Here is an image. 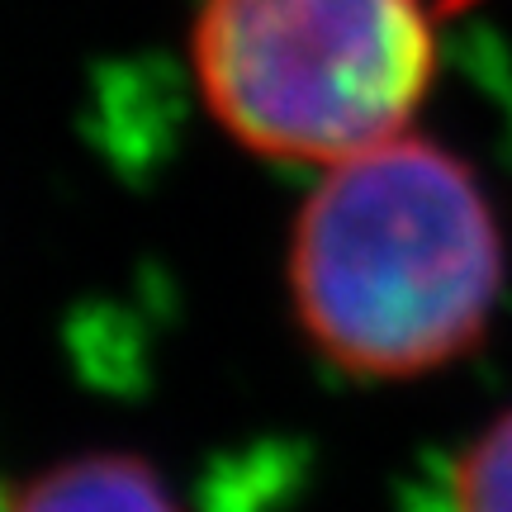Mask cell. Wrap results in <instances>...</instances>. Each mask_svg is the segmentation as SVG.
I'll return each mask as SVG.
<instances>
[{
  "instance_id": "cell-4",
  "label": "cell",
  "mask_w": 512,
  "mask_h": 512,
  "mask_svg": "<svg viewBox=\"0 0 512 512\" xmlns=\"http://www.w3.org/2000/svg\"><path fill=\"white\" fill-rule=\"evenodd\" d=\"M456 512H512V413L484 427L460 456Z\"/></svg>"
},
{
  "instance_id": "cell-1",
  "label": "cell",
  "mask_w": 512,
  "mask_h": 512,
  "mask_svg": "<svg viewBox=\"0 0 512 512\" xmlns=\"http://www.w3.org/2000/svg\"><path fill=\"white\" fill-rule=\"evenodd\" d=\"M309 342L366 380H408L484 337L503 290V228L470 166L394 138L328 166L290 242Z\"/></svg>"
},
{
  "instance_id": "cell-3",
  "label": "cell",
  "mask_w": 512,
  "mask_h": 512,
  "mask_svg": "<svg viewBox=\"0 0 512 512\" xmlns=\"http://www.w3.org/2000/svg\"><path fill=\"white\" fill-rule=\"evenodd\" d=\"M15 512H181L152 465L133 456H86L57 465Z\"/></svg>"
},
{
  "instance_id": "cell-2",
  "label": "cell",
  "mask_w": 512,
  "mask_h": 512,
  "mask_svg": "<svg viewBox=\"0 0 512 512\" xmlns=\"http://www.w3.org/2000/svg\"><path fill=\"white\" fill-rule=\"evenodd\" d=\"M190 48L209 114L275 162L394 143L437 72L427 0H209Z\"/></svg>"
}]
</instances>
